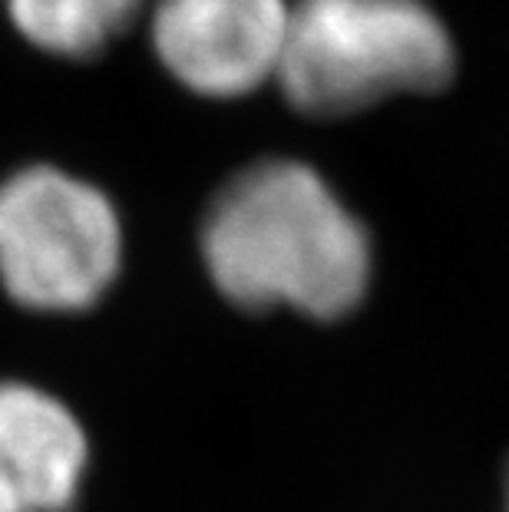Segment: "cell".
Returning <instances> with one entry per match:
<instances>
[{
    "label": "cell",
    "mask_w": 509,
    "mask_h": 512,
    "mask_svg": "<svg viewBox=\"0 0 509 512\" xmlns=\"http://www.w3.org/2000/svg\"><path fill=\"white\" fill-rule=\"evenodd\" d=\"M86 460V433L57 397L0 380V512H67Z\"/></svg>",
    "instance_id": "obj_5"
},
{
    "label": "cell",
    "mask_w": 509,
    "mask_h": 512,
    "mask_svg": "<svg viewBox=\"0 0 509 512\" xmlns=\"http://www.w3.org/2000/svg\"><path fill=\"white\" fill-rule=\"evenodd\" d=\"M202 258L245 311L291 308L334 321L371 285V238L305 162L265 159L222 185L202 219Z\"/></svg>",
    "instance_id": "obj_1"
},
{
    "label": "cell",
    "mask_w": 509,
    "mask_h": 512,
    "mask_svg": "<svg viewBox=\"0 0 509 512\" xmlns=\"http://www.w3.org/2000/svg\"><path fill=\"white\" fill-rule=\"evenodd\" d=\"M506 512H509V483H506Z\"/></svg>",
    "instance_id": "obj_7"
},
{
    "label": "cell",
    "mask_w": 509,
    "mask_h": 512,
    "mask_svg": "<svg viewBox=\"0 0 509 512\" xmlns=\"http://www.w3.org/2000/svg\"><path fill=\"white\" fill-rule=\"evenodd\" d=\"M146 0H7L20 37L53 57L86 60L136 24Z\"/></svg>",
    "instance_id": "obj_6"
},
{
    "label": "cell",
    "mask_w": 509,
    "mask_h": 512,
    "mask_svg": "<svg viewBox=\"0 0 509 512\" xmlns=\"http://www.w3.org/2000/svg\"><path fill=\"white\" fill-rule=\"evenodd\" d=\"M457 50L424 0H295L275 80L298 113L334 119L450 83Z\"/></svg>",
    "instance_id": "obj_2"
},
{
    "label": "cell",
    "mask_w": 509,
    "mask_h": 512,
    "mask_svg": "<svg viewBox=\"0 0 509 512\" xmlns=\"http://www.w3.org/2000/svg\"><path fill=\"white\" fill-rule=\"evenodd\" d=\"M288 20L291 0H156L149 37L189 93L238 100L278 76Z\"/></svg>",
    "instance_id": "obj_4"
},
{
    "label": "cell",
    "mask_w": 509,
    "mask_h": 512,
    "mask_svg": "<svg viewBox=\"0 0 509 512\" xmlns=\"http://www.w3.org/2000/svg\"><path fill=\"white\" fill-rule=\"evenodd\" d=\"M113 202L70 172L30 166L0 185V281L30 311H83L119 275Z\"/></svg>",
    "instance_id": "obj_3"
}]
</instances>
